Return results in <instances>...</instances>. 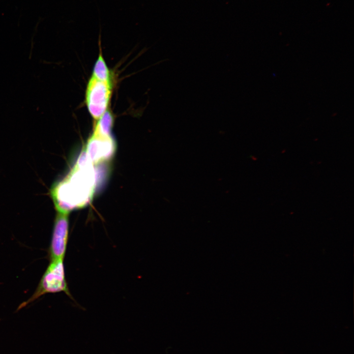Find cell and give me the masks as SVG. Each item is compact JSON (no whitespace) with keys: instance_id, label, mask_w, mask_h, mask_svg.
<instances>
[{"instance_id":"2","label":"cell","mask_w":354,"mask_h":354,"mask_svg":"<svg viewBox=\"0 0 354 354\" xmlns=\"http://www.w3.org/2000/svg\"><path fill=\"white\" fill-rule=\"evenodd\" d=\"M63 259L51 260L34 293L19 308L24 307L43 295L64 292L72 298L65 278Z\"/></svg>"},{"instance_id":"7","label":"cell","mask_w":354,"mask_h":354,"mask_svg":"<svg viewBox=\"0 0 354 354\" xmlns=\"http://www.w3.org/2000/svg\"><path fill=\"white\" fill-rule=\"evenodd\" d=\"M92 76L101 81H111L110 71L101 55H99L95 64Z\"/></svg>"},{"instance_id":"5","label":"cell","mask_w":354,"mask_h":354,"mask_svg":"<svg viewBox=\"0 0 354 354\" xmlns=\"http://www.w3.org/2000/svg\"><path fill=\"white\" fill-rule=\"evenodd\" d=\"M116 149V143L112 135L104 136L93 132L84 150L89 160L95 165L109 160Z\"/></svg>"},{"instance_id":"3","label":"cell","mask_w":354,"mask_h":354,"mask_svg":"<svg viewBox=\"0 0 354 354\" xmlns=\"http://www.w3.org/2000/svg\"><path fill=\"white\" fill-rule=\"evenodd\" d=\"M111 81L90 78L86 90V104L92 117L99 119L106 112L111 94Z\"/></svg>"},{"instance_id":"1","label":"cell","mask_w":354,"mask_h":354,"mask_svg":"<svg viewBox=\"0 0 354 354\" xmlns=\"http://www.w3.org/2000/svg\"><path fill=\"white\" fill-rule=\"evenodd\" d=\"M95 186L94 165L84 150L70 172L50 189L57 211L69 213L87 205L93 198Z\"/></svg>"},{"instance_id":"6","label":"cell","mask_w":354,"mask_h":354,"mask_svg":"<svg viewBox=\"0 0 354 354\" xmlns=\"http://www.w3.org/2000/svg\"><path fill=\"white\" fill-rule=\"evenodd\" d=\"M113 123L114 119L112 114L109 111H106L98 119L93 132L102 136H111Z\"/></svg>"},{"instance_id":"4","label":"cell","mask_w":354,"mask_h":354,"mask_svg":"<svg viewBox=\"0 0 354 354\" xmlns=\"http://www.w3.org/2000/svg\"><path fill=\"white\" fill-rule=\"evenodd\" d=\"M69 214L57 211L48 249L50 261L64 259L69 237Z\"/></svg>"}]
</instances>
